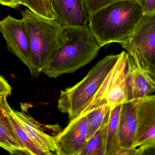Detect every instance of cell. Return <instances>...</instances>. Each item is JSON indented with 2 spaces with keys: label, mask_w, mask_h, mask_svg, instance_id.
<instances>
[{
  "label": "cell",
  "mask_w": 155,
  "mask_h": 155,
  "mask_svg": "<svg viewBox=\"0 0 155 155\" xmlns=\"http://www.w3.org/2000/svg\"><path fill=\"white\" fill-rule=\"evenodd\" d=\"M143 9L144 14L155 12V0H137Z\"/></svg>",
  "instance_id": "obj_21"
},
{
  "label": "cell",
  "mask_w": 155,
  "mask_h": 155,
  "mask_svg": "<svg viewBox=\"0 0 155 155\" xmlns=\"http://www.w3.org/2000/svg\"><path fill=\"white\" fill-rule=\"evenodd\" d=\"M126 0H84L85 9L88 16L91 13L114 2ZM137 1V0H136Z\"/></svg>",
  "instance_id": "obj_20"
},
{
  "label": "cell",
  "mask_w": 155,
  "mask_h": 155,
  "mask_svg": "<svg viewBox=\"0 0 155 155\" xmlns=\"http://www.w3.org/2000/svg\"><path fill=\"white\" fill-rule=\"evenodd\" d=\"M28 32L31 76L37 77L47 68L62 44L64 27L56 20L40 16L28 9L22 11Z\"/></svg>",
  "instance_id": "obj_3"
},
{
  "label": "cell",
  "mask_w": 155,
  "mask_h": 155,
  "mask_svg": "<svg viewBox=\"0 0 155 155\" xmlns=\"http://www.w3.org/2000/svg\"><path fill=\"white\" fill-rule=\"evenodd\" d=\"M0 96V147L12 154H26L4 114Z\"/></svg>",
  "instance_id": "obj_16"
},
{
  "label": "cell",
  "mask_w": 155,
  "mask_h": 155,
  "mask_svg": "<svg viewBox=\"0 0 155 155\" xmlns=\"http://www.w3.org/2000/svg\"><path fill=\"white\" fill-rule=\"evenodd\" d=\"M137 129L134 147L139 155L155 147V97L150 95L136 100Z\"/></svg>",
  "instance_id": "obj_7"
},
{
  "label": "cell",
  "mask_w": 155,
  "mask_h": 155,
  "mask_svg": "<svg viewBox=\"0 0 155 155\" xmlns=\"http://www.w3.org/2000/svg\"><path fill=\"white\" fill-rule=\"evenodd\" d=\"M108 112L100 128L87 141L80 155H104V133Z\"/></svg>",
  "instance_id": "obj_17"
},
{
  "label": "cell",
  "mask_w": 155,
  "mask_h": 155,
  "mask_svg": "<svg viewBox=\"0 0 155 155\" xmlns=\"http://www.w3.org/2000/svg\"><path fill=\"white\" fill-rule=\"evenodd\" d=\"M144 14L136 0L114 2L88 15L89 26L102 47L128 40Z\"/></svg>",
  "instance_id": "obj_1"
},
{
  "label": "cell",
  "mask_w": 155,
  "mask_h": 155,
  "mask_svg": "<svg viewBox=\"0 0 155 155\" xmlns=\"http://www.w3.org/2000/svg\"><path fill=\"white\" fill-rule=\"evenodd\" d=\"M56 20L64 27L86 26L88 16L84 0H52Z\"/></svg>",
  "instance_id": "obj_11"
},
{
  "label": "cell",
  "mask_w": 155,
  "mask_h": 155,
  "mask_svg": "<svg viewBox=\"0 0 155 155\" xmlns=\"http://www.w3.org/2000/svg\"><path fill=\"white\" fill-rule=\"evenodd\" d=\"M0 32L10 51L17 56L25 65L30 67V48L28 32L22 19L8 16L0 21Z\"/></svg>",
  "instance_id": "obj_9"
},
{
  "label": "cell",
  "mask_w": 155,
  "mask_h": 155,
  "mask_svg": "<svg viewBox=\"0 0 155 155\" xmlns=\"http://www.w3.org/2000/svg\"><path fill=\"white\" fill-rule=\"evenodd\" d=\"M101 48L89 25L64 27L61 46L43 73L54 78L73 73L93 61Z\"/></svg>",
  "instance_id": "obj_2"
},
{
  "label": "cell",
  "mask_w": 155,
  "mask_h": 155,
  "mask_svg": "<svg viewBox=\"0 0 155 155\" xmlns=\"http://www.w3.org/2000/svg\"><path fill=\"white\" fill-rule=\"evenodd\" d=\"M109 110L107 104H103L94 108L86 114L88 127L87 140L100 128Z\"/></svg>",
  "instance_id": "obj_18"
},
{
  "label": "cell",
  "mask_w": 155,
  "mask_h": 155,
  "mask_svg": "<svg viewBox=\"0 0 155 155\" xmlns=\"http://www.w3.org/2000/svg\"><path fill=\"white\" fill-rule=\"evenodd\" d=\"M12 88L7 81L0 75V96L8 97L10 96Z\"/></svg>",
  "instance_id": "obj_22"
},
{
  "label": "cell",
  "mask_w": 155,
  "mask_h": 155,
  "mask_svg": "<svg viewBox=\"0 0 155 155\" xmlns=\"http://www.w3.org/2000/svg\"><path fill=\"white\" fill-rule=\"evenodd\" d=\"M121 105L110 109L104 133V155H114L119 149V123Z\"/></svg>",
  "instance_id": "obj_15"
},
{
  "label": "cell",
  "mask_w": 155,
  "mask_h": 155,
  "mask_svg": "<svg viewBox=\"0 0 155 155\" xmlns=\"http://www.w3.org/2000/svg\"><path fill=\"white\" fill-rule=\"evenodd\" d=\"M20 5L44 18L56 20L52 7V0H21Z\"/></svg>",
  "instance_id": "obj_19"
},
{
  "label": "cell",
  "mask_w": 155,
  "mask_h": 155,
  "mask_svg": "<svg viewBox=\"0 0 155 155\" xmlns=\"http://www.w3.org/2000/svg\"><path fill=\"white\" fill-rule=\"evenodd\" d=\"M7 97L2 96V104L6 115L16 137L25 150L26 155H50L47 151L39 147L31 140L20 122L13 110L7 101Z\"/></svg>",
  "instance_id": "obj_14"
},
{
  "label": "cell",
  "mask_w": 155,
  "mask_h": 155,
  "mask_svg": "<svg viewBox=\"0 0 155 155\" xmlns=\"http://www.w3.org/2000/svg\"><path fill=\"white\" fill-rule=\"evenodd\" d=\"M87 116L69 120L67 127L55 136L56 154L80 155L87 141Z\"/></svg>",
  "instance_id": "obj_8"
},
{
  "label": "cell",
  "mask_w": 155,
  "mask_h": 155,
  "mask_svg": "<svg viewBox=\"0 0 155 155\" xmlns=\"http://www.w3.org/2000/svg\"><path fill=\"white\" fill-rule=\"evenodd\" d=\"M13 111L32 141L50 155H52L54 152L56 154L55 137L45 132L40 123L24 111L22 108L21 111Z\"/></svg>",
  "instance_id": "obj_12"
},
{
  "label": "cell",
  "mask_w": 155,
  "mask_h": 155,
  "mask_svg": "<svg viewBox=\"0 0 155 155\" xmlns=\"http://www.w3.org/2000/svg\"><path fill=\"white\" fill-rule=\"evenodd\" d=\"M114 155H139L137 147L120 148Z\"/></svg>",
  "instance_id": "obj_23"
},
{
  "label": "cell",
  "mask_w": 155,
  "mask_h": 155,
  "mask_svg": "<svg viewBox=\"0 0 155 155\" xmlns=\"http://www.w3.org/2000/svg\"><path fill=\"white\" fill-rule=\"evenodd\" d=\"M137 129L136 101H128L121 105L120 110L118 133L120 148L134 147Z\"/></svg>",
  "instance_id": "obj_13"
},
{
  "label": "cell",
  "mask_w": 155,
  "mask_h": 155,
  "mask_svg": "<svg viewBox=\"0 0 155 155\" xmlns=\"http://www.w3.org/2000/svg\"><path fill=\"white\" fill-rule=\"evenodd\" d=\"M128 101L151 95L155 91V77L137 65L128 55L126 73Z\"/></svg>",
  "instance_id": "obj_10"
},
{
  "label": "cell",
  "mask_w": 155,
  "mask_h": 155,
  "mask_svg": "<svg viewBox=\"0 0 155 155\" xmlns=\"http://www.w3.org/2000/svg\"><path fill=\"white\" fill-rule=\"evenodd\" d=\"M127 60V53L122 51L97 93L79 116H85L103 104L112 109L128 101L126 79Z\"/></svg>",
  "instance_id": "obj_6"
},
{
  "label": "cell",
  "mask_w": 155,
  "mask_h": 155,
  "mask_svg": "<svg viewBox=\"0 0 155 155\" xmlns=\"http://www.w3.org/2000/svg\"><path fill=\"white\" fill-rule=\"evenodd\" d=\"M120 45L137 65L155 77V12L143 14L128 40Z\"/></svg>",
  "instance_id": "obj_5"
},
{
  "label": "cell",
  "mask_w": 155,
  "mask_h": 155,
  "mask_svg": "<svg viewBox=\"0 0 155 155\" xmlns=\"http://www.w3.org/2000/svg\"><path fill=\"white\" fill-rule=\"evenodd\" d=\"M1 1H2V0H0V2H1Z\"/></svg>",
  "instance_id": "obj_25"
},
{
  "label": "cell",
  "mask_w": 155,
  "mask_h": 155,
  "mask_svg": "<svg viewBox=\"0 0 155 155\" xmlns=\"http://www.w3.org/2000/svg\"><path fill=\"white\" fill-rule=\"evenodd\" d=\"M20 1L21 0H2L0 2V4L14 8L20 5Z\"/></svg>",
  "instance_id": "obj_24"
},
{
  "label": "cell",
  "mask_w": 155,
  "mask_h": 155,
  "mask_svg": "<svg viewBox=\"0 0 155 155\" xmlns=\"http://www.w3.org/2000/svg\"><path fill=\"white\" fill-rule=\"evenodd\" d=\"M119 54L106 56L91 69L83 79L61 91L58 109L68 116L69 120L78 117L90 102L117 62Z\"/></svg>",
  "instance_id": "obj_4"
}]
</instances>
